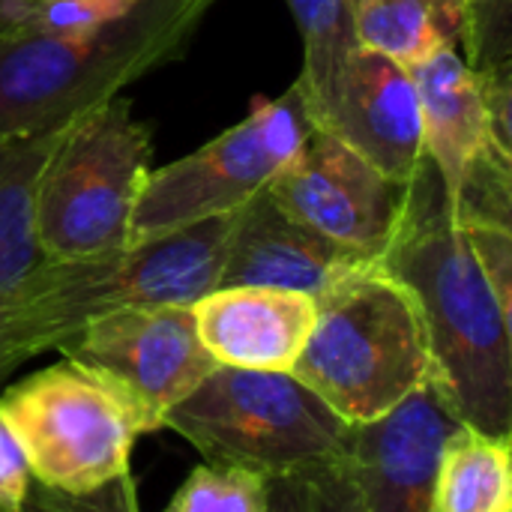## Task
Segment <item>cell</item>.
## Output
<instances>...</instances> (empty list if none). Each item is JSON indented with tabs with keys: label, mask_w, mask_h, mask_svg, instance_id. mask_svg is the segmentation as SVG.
I'll list each match as a JSON object with an SVG mask.
<instances>
[{
	"label": "cell",
	"mask_w": 512,
	"mask_h": 512,
	"mask_svg": "<svg viewBox=\"0 0 512 512\" xmlns=\"http://www.w3.org/2000/svg\"><path fill=\"white\" fill-rule=\"evenodd\" d=\"M378 264L420 306L432 387L453 417L489 435H512L510 306L495 294L429 159L408 183L405 219Z\"/></svg>",
	"instance_id": "obj_1"
},
{
	"label": "cell",
	"mask_w": 512,
	"mask_h": 512,
	"mask_svg": "<svg viewBox=\"0 0 512 512\" xmlns=\"http://www.w3.org/2000/svg\"><path fill=\"white\" fill-rule=\"evenodd\" d=\"M216 0H138L126 15L84 30L0 39V141L69 126L123 87L177 60Z\"/></svg>",
	"instance_id": "obj_2"
},
{
	"label": "cell",
	"mask_w": 512,
	"mask_h": 512,
	"mask_svg": "<svg viewBox=\"0 0 512 512\" xmlns=\"http://www.w3.org/2000/svg\"><path fill=\"white\" fill-rule=\"evenodd\" d=\"M231 216L129 243L114 252L54 261L27 282L0 330V384L30 357L57 351L84 324L129 306H192L219 285Z\"/></svg>",
	"instance_id": "obj_3"
},
{
	"label": "cell",
	"mask_w": 512,
	"mask_h": 512,
	"mask_svg": "<svg viewBox=\"0 0 512 512\" xmlns=\"http://www.w3.org/2000/svg\"><path fill=\"white\" fill-rule=\"evenodd\" d=\"M291 375L348 426H366L432 384L414 294L378 261L315 297V327Z\"/></svg>",
	"instance_id": "obj_4"
},
{
	"label": "cell",
	"mask_w": 512,
	"mask_h": 512,
	"mask_svg": "<svg viewBox=\"0 0 512 512\" xmlns=\"http://www.w3.org/2000/svg\"><path fill=\"white\" fill-rule=\"evenodd\" d=\"M150 159V126L123 96L63 126L36 183V237L45 258L69 261L129 246Z\"/></svg>",
	"instance_id": "obj_5"
},
{
	"label": "cell",
	"mask_w": 512,
	"mask_h": 512,
	"mask_svg": "<svg viewBox=\"0 0 512 512\" xmlns=\"http://www.w3.org/2000/svg\"><path fill=\"white\" fill-rule=\"evenodd\" d=\"M204 462L279 477L348 453L351 426L291 372L216 366L165 414Z\"/></svg>",
	"instance_id": "obj_6"
},
{
	"label": "cell",
	"mask_w": 512,
	"mask_h": 512,
	"mask_svg": "<svg viewBox=\"0 0 512 512\" xmlns=\"http://www.w3.org/2000/svg\"><path fill=\"white\" fill-rule=\"evenodd\" d=\"M0 420L30 480L60 492H90L129 474L135 441L153 432L126 390L69 357L9 384Z\"/></svg>",
	"instance_id": "obj_7"
},
{
	"label": "cell",
	"mask_w": 512,
	"mask_h": 512,
	"mask_svg": "<svg viewBox=\"0 0 512 512\" xmlns=\"http://www.w3.org/2000/svg\"><path fill=\"white\" fill-rule=\"evenodd\" d=\"M309 135L312 120L297 84L273 99L255 96L240 123L195 153L150 171L132 213L129 243L237 213L300 156Z\"/></svg>",
	"instance_id": "obj_8"
},
{
	"label": "cell",
	"mask_w": 512,
	"mask_h": 512,
	"mask_svg": "<svg viewBox=\"0 0 512 512\" xmlns=\"http://www.w3.org/2000/svg\"><path fill=\"white\" fill-rule=\"evenodd\" d=\"M57 351L126 390L153 432L165 429V414L216 369L198 339L192 306L177 303L99 315Z\"/></svg>",
	"instance_id": "obj_9"
},
{
	"label": "cell",
	"mask_w": 512,
	"mask_h": 512,
	"mask_svg": "<svg viewBox=\"0 0 512 512\" xmlns=\"http://www.w3.org/2000/svg\"><path fill=\"white\" fill-rule=\"evenodd\" d=\"M267 189L291 216L372 261L390 249L408 207V183L318 129Z\"/></svg>",
	"instance_id": "obj_10"
},
{
	"label": "cell",
	"mask_w": 512,
	"mask_h": 512,
	"mask_svg": "<svg viewBox=\"0 0 512 512\" xmlns=\"http://www.w3.org/2000/svg\"><path fill=\"white\" fill-rule=\"evenodd\" d=\"M306 114L312 129L348 144L399 183H411L426 162L411 69L387 54L354 48Z\"/></svg>",
	"instance_id": "obj_11"
},
{
	"label": "cell",
	"mask_w": 512,
	"mask_h": 512,
	"mask_svg": "<svg viewBox=\"0 0 512 512\" xmlns=\"http://www.w3.org/2000/svg\"><path fill=\"white\" fill-rule=\"evenodd\" d=\"M369 264L375 261L318 234L291 216L270 195V189H264L237 213H231V231L216 288L258 285L321 297L327 288Z\"/></svg>",
	"instance_id": "obj_12"
},
{
	"label": "cell",
	"mask_w": 512,
	"mask_h": 512,
	"mask_svg": "<svg viewBox=\"0 0 512 512\" xmlns=\"http://www.w3.org/2000/svg\"><path fill=\"white\" fill-rule=\"evenodd\" d=\"M459 426L432 384L375 423L351 426L348 456L366 512H432V480L444 441Z\"/></svg>",
	"instance_id": "obj_13"
},
{
	"label": "cell",
	"mask_w": 512,
	"mask_h": 512,
	"mask_svg": "<svg viewBox=\"0 0 512 512\" xmlns=\"http://www.w3.org/2000/svg\"><path fill=\"white\" fill-rule=\"evenodd\" d=\"M198 339L216 366L291 372L315 327V297L282 288L228 285L192 303Z\"/></svg>",
	"instance_id": "obj_14"
},
{
	"label": "cell",
	"mask_w": 512,
	"mask_h": 512,
	"mask_svg": "<svg viewBox=\"0 0 512 512\" xmlns=\"http://www.w3.org/2000/svg\"><path fill=\"white\" fill-rule=\"evenodd\" d=\"M411 78L423 117V153L438 171L447 204L453 207L474 162L492 150L512 156V144L501 141L492 129L480 78L456 45H444L414 63Z\"/></svg>",
	"instance_id": "obj_15"
},
{
	"label": "cell",
	"mask_w": 512,
	"mask_h": 512,
	"mask_svg": "<svg viewBox=\"0 0 512 512\" xmlns=\"http://www.w3.org/2000/svg\"><path fill=\"white\" fill-rule=\"evenodd\" d=\"M63 129L0 141V330L48 261L36 237V183Z\"/></svg>",
	"instance_id": "obj_16"
},
{
	"label": "cell",
	"mask_w": 512,
	"mask_h": 512,
	"mask_svg": "<svg viewBox=\"0 0 512 512\" xmlns=\"http://www.w3.org/2000/svg\"><path fill=\"white\" fill-rule=\"evenodd\" d=\"M432 512H512V435L459 423L438 453Z\"/></svg>",
	"instance_id": "obj_17"
},
{
	"label": "cell",
	"mask_w": 512,
	"mask_h": 512,
	"mask_svg": "<svg viewBox=\"0 0 512 512\" xmlns=\"http://www.w3.org/2000/svg\"><path fill=\"white\" fill-rule=\"evenodd\" d=\"M468 0H354L357 45L414 66L444 45H462Z\"/></svg>",
	"instance_id": "obj_18"
},
{
	"label": "cell",
	"mask_w": 512,
	"mask_h": 512,
	"mask_svg": "<svg viewBox=\"0 0 512 512\" xmlns=\"http://www.w3.org/2000/svg\"><path fill=\"white\" fill-rule=\"evenodd\" d=\"M291 18L303 36V69L297 87L303 102H315L333 81L336 69L348 60L357 45L354 33V0H285Z\"/></svg>",
	"instance_id": "obj_19"
},
{
	"label": "cell",
	"mask_w": 512,
	"mask_h": 512,
	"mask_svg": "<svg viewBox=\"0 0 512 512\" xmlns=\"http://www.w3.org/2000/svg\"><path fill=\"white\" fill-rule=\"evenodd\" d=\"M267 512H366L351 456L270 477Z\"/></svg>",
	"instance_id": "obj_20"
},
{
	"label": "cell",
	"mask_w": 512,
	"mask_h": 512,
	"mask_svg": "<svg viewBox=\"0 0 512 512\" xmlns=\"http://www.w3.org/2000/svg\"><path fill=\"white\" fill-rule=\"evenodd\" d=\"M165 512H267V477L204 462L174 492Z\"/></svg>",
	"instance_id": "obj_21"
},
{
	"label": "cell",
	"mask_w": 512,
	"mask_h": 512,
	"mask_svg": "<svg viewBox=\"0 0 512 512\" xmlns=\"http://www.w3.org/2000/svg\"><path fill=\"white\" fill-rule=\"evenodd\" d=\"M18 512H141L132 471L90 492H60L30 483L24 507Z\"/></svg>",
	"instance_id": "obj_22"
},
{
	"label": "cell",
	"mask_w": 512,
	"mask_h": 512,
	"mask_svg": "<svg viewBox=\"0 0 512 512\" xmlns=\"http://www.w3.org/2000/svg\"><path fill=\"white\" fill-rule=\"evenodd\" d=\"M138 0H39L27 18L36 30H84L126 15Z\"/></svg>",
	"instance_id": "obj_23"
},
{
	"label": "cell",
	"mask_w": 512,
	"mask_h": 512,
	"mask_svg": "<svg viewBox=\"0 0 512 512\" xmlns=\"http://www.w3.org/2000/svg\"><path fill=\"white\" fill-rule=\"evenodd\" d=\"M471 246L504 306L512 309V228L495 222H462Z\"/></svg>",
	"instance_id": "obj_24"
},
{
	"label": "cell",
	"mask_w": 512,
	"mask_h": 512,
	"mask_svg": "<svg viewBox=\"0 0 512 512\" xmlns=\"http://www.w3.org/2000/svg\"><path fill=\"white\" fill-rule=\"evenodd\" d=\"M30 471L24 462V453L9 432V426L0 420V512H18L24 507V498L30 492Z\"/></svg>",
	"instance_id": "obj_25"
},
{
	"label": "cell",
	"mask_w": 512,
	"mask_h": 512,
	"mask_svg": "<svg viewBox=\"0 0 512 512\" xmlns=\"http://www.w3.org/2000/svg\"><path fill=\"white\" fill-rule=\"evenodd\" d=\"M39 0H0V39L27 24Z\"/></svg>",
	"instance_id": "obj_26"
}]
</instances>
